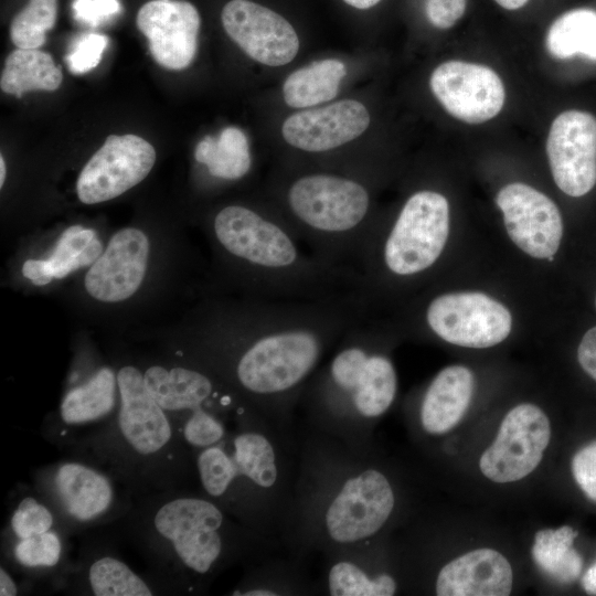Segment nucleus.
<instances>
[{
	"mask_svg": "<svg viewBox=\"0 0 596 596\" xmlns=\"http://www.w3.org/2000/svg\"><path fill=\"white\" fill-rule=\"evenodd\" d=\"M369 309L355 291L319 300L255 298L232 311L207 368L289 435L304 390L338 340Z\"/></svg>",
	"mask_w": 596,
	"mask_h": 596,
	"instance_id": "obj_1",
	"label": "nucleus"
},
{
	"mask_svg": "<svg viewBox=\"0 0 596 596\" xmlns=\"http://www.w3.org/2000/svg\"><path fill=\"white\" fill-rule=\"evenodd\" d=\"M298 440V477L281 546L306 558L379 539L394 515L396 490L371 457L304 429Z\"/></svg>",
	"mask_w": 596,
	"mask_h": 596,
	"instance_id": "obj_2",
	"label": "nucleus"
},
{
	"mask_svg": "<svg viewBox=\"0 0 596 596\" xmlns=\"http://www.w3.org/2000/svg\"><path fill=\"white\" fill-rule=\"evenodd\" d=\"M202 493L281 545L298 477V440L252 406L216 445L194 453Z\"/></svg>",
	"mask_w": 596,
	"mask_h": 596,
	"instance_id": "obj_3",
	"label": "nucleus"
},
{
	"mask_svg": "<svg viewBox=\"0 0 596 596\" xmlns=\"http://www.w3.org/2000/svg\"><path fill=\"white\" fill-rule=\"evenodd\" d=\"M211 230L255 298L319 300L355 291V272L317 257L279 213L230 204L214 214Z\"/></svg>",
	"mask_w": 596,
	"mask_h": 596,
	"instance_id": "obj_4",
	"label": "nucleus"
},
{
	"mask_svg": "<svg viewBox=\"0 0 596 596\" xmlns=\"http://www.w3.org/2000/svg\"><path fill=\"white\" fill-rule=\"evenodd\" d=\"M383 342L368 315L347 329L304 390L299 408L306 428L350 447L371 446L372 427L397 392L396 370Z\"/></svg>",
	"mask_w": 596,
	"mask_h": 596,
	"instance_id": "obj_5",
	"label": "nucleus"
},
{
	"mask_svg": "<svg viewBox=\"0 0 596 596\" xmlns=\"http://www.w3.org/2000/svg\"><path fill=\"white\" fill-rule=\"evenodd\" d=\"M148 511L146 539L172 563L180 578L198 588L228 567L241 562L251 565L278 546L202 492L167 497Z\"/></svg>",
	"mask_w": 596,
	"mask_h": 596,
	"instance_id": "obj_6",
	"label": "nucleus"
},
{
	"mask_svg": "<svg viewBox=\"0 0 596 596\" xmlns=\"http://www.w3.org/2000/svg\"><path fill=\"white\" fill-rule=\"evenodd\" d=\"M281 209L278 213L317 257L356 274L375 227L371 194L360 180L304 173L284 189Z\"/></svg>",
	"mask_w": 596,
	"mask_h": 596,
	"instance_id": "obj_7",
	"label": "nucleus"
},
{
	"mask_svg": "<svg viewBox=\"0 0 596 596\" xmlns=\"http://www.w3.org/2000/svg\"><path fill=\"white\" fill-rule=\"evenodd\" d=\"M423 319L441 340L475 349L502 342L512 328L510 311L498 300L477 291L447 292L432 298Z\"/></svg>",
	"mask_w": 596,
	"mask_h": 596,
	"instance_id": "obj_8",
	"label": "nucleus"
},
{
	"mask_svg": "<svg viewBox=\"0 0 596 596\" xmlns=\"http://www.w3.org/2000/svg\"><path fill=\"white\" fill-rule=\"evenodd\" d=\"M550 439L546 414L536 405L519 404L505 415L494 440L482 453L480 471L497 483L523 479L540 465Z\"/></svg>",
	"mask_w": 596,
	"mask_h": 596,
	"instance_id": "obj_9",
	"label": "nucleus"
},
{
	"mask_svg": "<svg viewBox=\"0 0 596 596\" xmlns=\"http://www.w3.org/2000/svg\"><path fill=\"white\" fill-rule=\"evenodd\" d=\"M118 430L131 455L146 462L172 456L178 436L168 413L147 391L143 373L132 365L117 373Z\"/></svg>",
	"mask_w": 596,
	"mask_h": 596,
	"instance_id": "obj_10",
	"label": "nucleus"
},
{
	"mask_svg": "<svg viewBox=\"0 0 596 596\" xmlns=\"http://www.w3.org/2000/svg\"><path fill=\"white\" fill-rule=\"evenodd\" d=\"M155 161V148L143 138L110 135L82 169L77 196L85 204L113 200L140 183Z\"/></svg>",
	"mask_w": 596,
	"mask_h": 596,
	"instance_id": "obj_11",
	"label": "nucleus"
},
{
	"mask_svg": "<svg viewBox=\"0 0 596 596\" xmlns=\"http://www.w3.org/2000/svg\"><path fill=\"white\" fill-rule=\"evenodd\" d=\"M546 152L556 185L570 196L587 194L596 184V117L571 109L552 123Z\"/></svg>",
	"mask_w": 596,
	"mask_h": 596,
	"instance_id": "obj_12",
	"label": "nucleus"
},
{
	"mask_svg": "<svg viewBox=\"0 0 596 596\" xmlns=\"http://www.w3.org/2000/svg\"><path fill=\"white\" fill-rule=\"evenodd\" d=\"M433 94L453 117L481 124L496 117L505 99L499 75L486 65L462 61H448L432 73Z\"/></svg>",
	"mask_w": 596,
	"mask_h": 596,
	"instance_id": "obj_13",
	"label": "nucleus"
},
{
	"mask_svg": "<svg viewBox=\"0 0 596 596\" xmlns=\"http://www.w3.org/2000/svg\"><path fill=\"white\" fill-rule=\"evenodd\" d=\"M143 381L155 401L168 414L183 415L182 422L202 411L232 413L247 405L209 370L153 365L143 372Z\"/></svg>",
	"mask_w": 596,
	"mask_h": 596,
	"instance_id": "obj_14",
	"label": "nucleus"
},
{
	"mask_svg": "<svg viewBox=\"0 0 596 596\" xmlns=\"http://www.w3.org/2000/svg\"><path fill=\"white\" fill-rule=\"evenodd\" d=\"M496 203L512 242L524 253L540 259L554 257L563 222L556 204L524 183H510L497 194Z\"/></svg>",
	"mask_w": 596,
	"mask_h": 596,
	"instance_id": "obj_15",
	"label": "nucleus"
},
{
	"mask_svg": "<svg viewBox=\"0 0 596 596\" xmlns=\"http://www.w3.org/2000/svg\"><path fill=\"white\" fill-rule=\"evenodd\" d=\"M227 35L251 58L281 66L291 62L299 49L292 25L277 12L249 0H231L222 10Z\"/></svg>",
	"mask_w": 596,
	"mask_h": 596,
	"instance_id": "obj_16",
	"label": "nucleus"
},
{
	"mask_svg": "<svg viewBox=\"0 0 596 596\" xmlns=\"http://www.w3.org/2000/svg\"><path fill=\"white\" fill-rule=\"evenodd\" d=\"M201 25L196 8L184 0H151L137 14L153 60L168 70L188 67L196 53Z\"/></svg>",
	"mask_w": 596,
	"mask_h": 596,
	"instance_id": "obj_17",
	"label": "nucleus"
},
{
	"mask_svg": "<svg viewBox=\"0 0 596 596\" xmlns=\"http://www.w3.org/2000/svg\"><path fill=\"white\" fill-rule=\"evenodd\" d=\"M149 240L139 228L118 231L85 276V288L96 300L119 302L130 298L143 281Z\"/></svg>",
	"mask_w": 596,
	"mask_h": 596,
	"instance_id": "obj_18",
	"label": "nucleus"
},
{
	"mask_svg": "<svg viewBox=\"0 0 596 596\" xmlns=\"http://www.w3.org/2000/svg\"><path fill=\"white\" fill-rule=\"evenodd\" d=\"M44 486L57 510L75 524H93L110 514L116 487L99 469L79 461H63L50 469Z\"/></svg>",
	"mask_w": 596,
	"mask_h": 596,
	"instance_id": "obj_19",
	"label": "nucleus"
},
{
	"mask_svg": "<svg viewBox=\"0 0 596 596\" xmlns=\"http://www.w3.org/2000/svg\"><path fill=\"white\" fill-rule=\"evenodd\" d=\"M369 125L366 107L358 100L343 99L292 114L284 121L281 134L291 147L319 153L354 140Z\"/></svg>",
	"mask_w": 596,
	"mask_h": 596,
	"instance_id": "obj_20",
	"label": "nucleus"
},
{
	"mask_svg": "<svg viewBox=\"0 0 596 596\" xmlns=\"http://www.w3.org/2000/svg\"><path fill=\"white\" fill-rule=\"evenodd\" d=\"M375 540V539H374ZM374 540L323 554L313 594L330 596H392L398 588L393 574L372 561Z\"/></svg>",
	"mask_w": 596,
	"mask_h": 596,
	"instance_id": "obj_21",
	"label": "nucleus"
},
{
	"mask_svg": "<svg viewBox=\"0 0 596 596\" xmlns=\"http://www.w3.org/2000/svg\"><path fill=\"white\" fill-rule=\"evenodd\" d=\"M513 574L508 560L492 549H477L444 565L436 578L438 596H507Z\"/></svg>",
	"mask_w": 596,
	"mask_h": 596,
	"instance_id": "obj_22",
	"label": "nucleus"
},
{
	"mask_svg": "<svg viewBox=\"0 0 596 596\" xmlns=\"http://www.w3.org/2000/svg\"><path fill=\"white\" fill-rule=\"evenodd\" d=\"M475 387L472 372L464 365L440 370L425 390L418 411L419 424L429 435L451 430L464 417Z\"/></svg>",
	"mask_w": 596,
	"mask_h": 596,
	"instance_id": "obj_23",
	"label": "nucleus"
},
{
	"mask_svg": "<svg viewBox=\"0 0 596 596\" xmlns=\"http://www.w3.org/2000/svg\"><path fill=\"white\" fill-rule=\"evenodd\" d=\"M102 251L103 244L94 230L73 225L62 233L47 259L25 260L22 274L34 285L43 286L92 265Z\"/></svg>",
	"mask_w": 596,
	"mask_h": 596,
	"instance_id": "obj_24",
	"label": "nucleus"
},
{
	"mask_svg": "<svg viewBox=\"0 0 596 596\" xmlns=\"http://www.w3.org/2000/svg\"><path fill=\"white\" fill-rule=\"evenodd\" d=\"M269 556V555H267ZM263 557L251 566L244 578L232 590L241 596H291L313 594V581L306 572L302 557Z\"/></svg>",
	"mask_w": 596,
	"mask_h": 596,
	"instance_id": "obj_25",
	"label": "nucleus"
},
{
	"mask_svg": "<svg viewBox=\"0 0 596 596\" xmlns=\"http://www.w3.org/2000/svg\"><path fill=\"white\" fill-rule=\"evenodd\" d=\"M117 392V374L110 368H102L87 382L66 393L60 416L67 425L99 421L114 409Z\"/></svg>",
	"mask_w": 596,
	"mask_h": 596,
	"instance_id": "obj_26",
	"label": "nucleus"
},
{
	"mask_svg": "<svg viewBox=\"0 0 596 596\" xmlns=\"http://www.w3.org/2000/svg\"><path fill=\"white\" fill-rule=\"evenodd\" d=\"M347 74L344 64L334 58L315 61L292 72L285 81L283 95L292 108H307L333 99Z\"/></svg>",
	"mask_w": 596,
	"mask_h": 596,
	"instance_id": "obj_27",
	"label": "nucleus"
},
{
	"mask_svg": "<svg viewBox=\"0 0 596 596\" xmlns=\"http://www.w3.org/2000/svg\"><path fill=\"white\" fill-rule=\"evenodd\" d=\"M63 79L61 68L49 53L38 49H17L6 58L1 89L21 97L30 91H55Z\"/></svg>",
	"mask_w": 596,
	"mask_h": 596,
	"instance_id": "obj_28",
	"label": "nucleus"
},
{
	"mask_svg": "<svg viewBox=\"0 0 596 596\" xmlns=\"http://www.w3.org/2000/svg\"><path fill=\"white\" fill-rule=\"evenodd\" d=\"M194 158L221 180L242 179L252 168L247 137L237 127L224 128L216 138L205 136L196 145Z\"/></svg>",
	"mask_w": 596,
	"mask_h": 596,
	"instance_id": "obj_29",
	"label": "nucleus"
},
{
	"mask_svg": "<svg viewBox=\"0 0 596 596\" xmlns=\"http://www.w3.org/2000/svg\"><path fill=\"white\" fill-rule=\"evenodd\" d=\"M545 44L560 60L583 55L596 61V11L579 8L563 13L551 24Z\"/></svg>",
	"mask_w": 596,
	"mask_h": 596,
	"instance_id": "obj_30",
	"label": "nucleus"
},
{
	"mask_svg": "<svg viewBox=\"0 0 596 596\" xmlns=\"http://www.w3.org/2000/svg\"><path fill=\"white\" fill-rule=\"evenodd\" d=\"M577 531L568 525L536 532L532 546L534 562L560 583L574 582L582 572V556L573 549Z\"/></svg>",
	"mask_w": 596,
	"mask_h": 596,
	"instance_id": "obj_31",
	"label": "nucleus"
},
{
	"mask_svg": "<svg viewBox=\"0 0 596 596\" xmlns=\"http://www.w3.org/2000/svg\"><path fill=\"white\" fill-rule=\"evenodd\" d=\"M87 586L97 596H150L156 588L130 568L125 562L111 555L93 560L86 571Z\"/></svg>",
	"mask_w": 596,
	"mask_h": 596,
	"instance_id": "obj_32",
	"label": "nucleus"
},
{
	"mask_svg": "<svg viewBox=\"0 0 596 596\" xmlns=\"http://www.w3.org/2000/svg\"><path fill=\"white\" fill-rule=\"evenodd\" d=\"M56 0H30L12 20L10 38L18 49H38L56 21Z\"/></svg>",
	"mask_w": 596,
	"mask_h": 596,
	"instance_id": "obj_33",
	"label": "nucleus"
},
{
	"mask_svg": "<svg viewBox=\"0 0 596 596\" xmlns=\"http://www.w3.org/2000/svg\"><path fill=\"white\" fill-rule=\"evenodd\" d=\"M62 551L58 533L50 530L18 540L13 547V556L24 567L50 568L58 564Z\"/></svg>",
	"mask_w": 596,
	"mask_h": 596,
	"instance_id": "obj_34",
	"label": "nucleus"
},
{
	"mask_svg": "<svg viewBox=\"0 0 596 596\" xmlns=\"http://www.w3.org/2000/svg\"><path fill=\"white\" fill-rule=\"evenodd\" d=\"M54 522V514L47 504L34 497H24L11 515L10 529L20 540L52 530Z\"/></svg>",
	"mask_w": 596,
	"mask_h": 596,
	"instance_id": "obj_35",
	"label": "nucleus"
},
{
	"mask_svg": "<svg viewBox=\"0 0 596 596\" xmlns=\"http://www.w3.org/2000/svg\"><path fill=\"white\" fill-rule=\"evenodd\" d=\"M108 42V38L99 33H87L78 38L65 57L70 72L78 75L95 68Z\"/></svg>",
	"mask_w": 596,
	"mask_h": 596,
	"instance_id": "obj_36",
	"label": "nucleus"
},
{
	"mask_svg": "<svg viewBox=\"0 0 596 596\" xmlns=\"http://www.w3.org/2000/svg\"><path fill=\"white\" fill-rule=\"evenodd\" d=\"M75 20L88 26H99L121 11L119 0H74L72 4Z\"/></svg>",
	"mask_w": 596,
	"mask_h": 596,
	"instance_id": "obj_37",
	"label": "nucleus"
},
{
	"mask_svg": "<svg viewBox=\"0 0 596 596\" xmlns=\"http://www.w3.org/2000/svg\"><path fill=\"white\" fill-rule=\"evenodd\" d=\"M572 472L583 492L596 502V441L574 455Z\"/></svg>",
	"mask_w": 596,
	"mask_h": 596,
	"instance_id": "obj_38",
	"label": "nucleus"
},
{
	"mask_svg": "<svg viewBox=\"0 0 596 596\" xmlns=\"http://www.w3.org/2000/svg\"><path fill=\"white\" fill-rule=\"evenodd\" d=\"M467 0H426L428 21L438 29H449L464 15Z\"/></svg>",
	"mask_w": 596,
	"mask_h": 596,
	"instance_id": "obj_39",
	"label": "nucleus"
},
{
	"mask_svg": "<svg viewBox=\"0 0 596 596\" xmlns=\"http://www.w3.org/2000/svg\"><path fill=\"white\" fill-rule=\"evenodd\" d=\"M577 359L582 369L596 381V326L583 336Z\"/></svg>",
	"mask_w": 596,
	"mask_h": 596,
	"instance_id": "obj_40",
	"label": "nucleus"
},
{
	"mask_svg": "<svg viewBox=\"0 0 596 596\" xmlns=\"http://www.w3.org/2000/svg\"><path fill=\"white\" fill-rule=\"evenodd\" d=\"M19 592L17 583L9 572L1 566L0 567V595L1 596H14Z\"/></svg>",
	"mask_w": 596,
	"mask_h": 596,
	"instance_id": "obj_41",
	"label": "nucleus"
},
{
	"mask_svg": "<svg viewBox=\"0 0 596 596\" xmlns=\"http://www.w3.org/2000/svg\"><path fill=\"white\" fill-rule=\"evenodd\" d=\"M582 586L587 594L596 595V563L584 573Z\"/></svg>",
	"mask_w": 596,
	"mask_h": 596,
	"instance_id": "obj_42",
	"label": "nucleus"
},
{
	"mask_svg": "<svg viewBox=\"0 0 596 596\" xmlns=\"http://www.w3.org/2000/svg\"><path fill=\"white\" fill-rule=\"evenodd\" d=\"M500 7L507 10H518L526 4L529 0H494Z\"/></svg>",
	"mask_w": 596,
	"mask_h": 596,
	"instance_id": "obj_43",
	"label": "nucleus"
},
{
	"mask_svg": "<svg viewBox=\"0 0 596 596\" xmlns=\"http://www.w3.org/2000/svg\"><path fill=\"white\" fill-rule=\"evenodd\" d=\"M349 6L356 9H369L377 4L381 0H343Z\"/></svg>",
	"mask_w": 596,
	"mask_h": 596,
	"instance_id": "obj_44",
	"label": "nucleus"
},
{
	"mask_svg": "<svg viewBox=\"0 0 596 596\" xmlns=\"http://www.w3.org/2000/svg\"><path fill=\"white\" fill-rule=\"evenodd\" d=\"M6 179V162L3 157H0V185L2 187Z\"/></svg>",
	"mask_w": 596,
	"mask_h": 596,
	"instance_id": "obj_45",
	"label": "nucleus"
},
{
	"mask_svg": "<svg viewBox=\"0 0 596 596\" xmlns=\"http://www.w3.org/2000/svg\"><path fill=\"white\" fill-rule=\"evenodd\" d=\"M595 304H596V300H595Z\"/></svg>",
	"mask_w": 596,
	"mask_h": 596,
	"instance_id": "obj_46",
	"label": "nucleus"
}]
</instances>
